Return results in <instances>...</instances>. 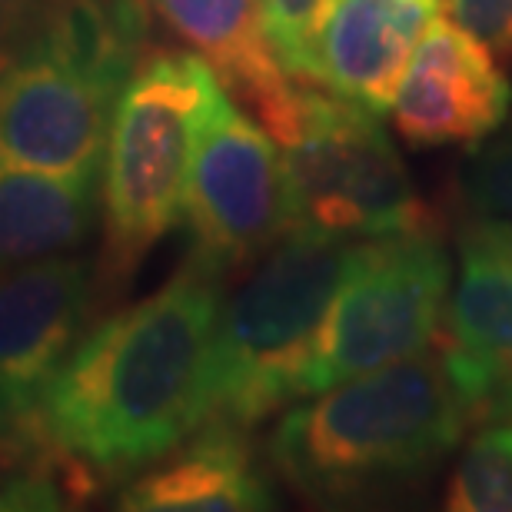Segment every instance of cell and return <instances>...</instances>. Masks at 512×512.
I'll return each instance as SVG.
<instances>
[{"label":"cell","mask_w":512,"mask_h":512,"mask_svg":"<svg viewBox=\"0 0 512 512\" xmlns=\"http://www.w3.org/2000/svg\"><path fill=\"white\" fill-rule=\"evenodd\" d=\"M270 506L273 489L256 466L247 433L230 426H200L117 493V509L133 512H256Z\"/></svg>","instance_id":"13"},{"label":"cell","mask_w":512,"mask_h":512,"mask_svg":"<svg viewBox=\"0 0 512 512\" xmlns=\"http://www.w3.org/2000/svg\"><path fill=\"white\" fill-rule=\"evenodd\" d=\"M363 240L286 230L223 296L210 353L203 426L253 429L306 396L326 310Z\"/></svg>","instance_id":"4"},{"label":"cell","mask_w":512,"mask_h":512,"mask_svg":"<svg viewBox=\"0 0 512 512\" xmlns=\"http://www.w3.org/2000/svg\"><path fill=\"white\" fill-rule=\"evenodd\" d=\"M479 230H483V227H479ZM486 233H493V237H496V240H503V243H506V247L512 250V233H496V230H486Z\"/></svg>","instance_id":"21"},{"label":"cell","mask_w":512,"mask_h":512,"mask_svg":"<svg viewBox=\"0 0 512 512\" xmlns=\"http://www.w3.org/2000/svg\"><path fill=\"white\" fill-rule=\"evenodd\" d=\"M100 223V173L0 167V273L80 253Z\"/></svg>","instance_id":"14"},{"label":"cell","mask_w":512,"mask_h":512,"mask_svg":"<svg viewBox=\"0 0 512 512\" xmlns=\"http://www.w3.org/2000/svg\"><path fill=\"white\" fill-rule=\"evenodd\" d=\"M446 336L512 370V250L469 227L459 240V276L449 293Z\"/></svg>","instance_id":"15"},{"label":"cell","mask_w":512,"mask_h":512,"mask_svg":"<svg viewBox=\"0 0 512 512\" xmlns=\"http://www.w3.org/2000/svg\"><path fill=\"white\" fill-rule=\"evenodd\" d=\"M446 10L479 44L512 60V0H446Z\"/></svg>","instance_id":"19"},{"label":"cell","mask_w":512,"mask_h":512,"mask_svg":"<svg viewBox=\"0 0 512 512\" xmlns=\"http://www.w3.org/2000/svg\"><path fill=\"white\" fill-rule=\"evenodd\" d=\"M64 0H0V64L34 44Z\"/></svg>","instance_id":"20"},{"label":"cell","mask_w":512,"mask_h":512,"mask_svg":"<svg viewBox=\"0 0 512 512\" xmlns=\"http://www.w3.org/2000/svg\"><path fill=\"white\" fill-rule=\"evenodd\" d=\"M473 227L512 233V120L469 147L456 177Z\"/></svg>","instance_id":"17"},{"label":"cell","mask_w":512,"mask_h":512,"mask_svg":"<svg viewBox=\"0 0 512 512\" xmlns=\"http://www.w3.org/2000/svg\"><path fill=\"white\" fill-rule=\"evenodd\" d=\"M227 276L197 256L160 290L80 336L30 423L100 483H127L207 419V380Z\"/></svg>","instance_id":"1"},{"label":"cell","mask_w":512,"mask_h":512,"mask_svg":"<svg viewBox=\"0 0 512 512\" xmlns=\"http://www.w3.org/2000/svg\"><path fill=\"white\" fill-rule=\"evenodd\" d=\"M340 0H260L263 34L296 84L320 87V37Z\"/></svg>","instance_id":"18"},{"label":"cell","mask_w":512,"mask_h":512,"mask_svg":"<svg viewBox=\"0 0 512 512\" xmlns=\"http://www.w3.org/2000/svg\"><path fill=\"white\" fill-rule=\"evenodd\" d=\"M120 90L50 57L0 64V167L100 173Z\"/></svg>","instance_id":"9"},{"label":"cell","mask_w":512,"mask_h":512,"mask_svg":"<svg viewBox=\"0 0 512 512\" xmlns=\"http://www.w3.org/2000/svg\"><path fill=\"white\" fill-rule=\"evenodd\" d=\"M443 506L453 512H512V419L473 429L446 483Z\"/></svg>","instance_id":"16"},{"label":"cell","mask_w":512,"mask_h":512,"mask_svg":"<svg viewBox=\"0 0 512 512\" xmlns=\"http://www.w3.org/2000/svg\"><path fill=\"white\" fill-rule=\"evenodd\" d=\"M223 80L193 50H150L114 107L100 170V290L120 293L183 220L193 153Z\"/></svg>","instance_id":"3"},{"label":"cell","mask_w":512,"mask_h":512,"mask_svg":"<svg viewBox=\"0 0 512 512\" xmlns=\"http://www.w3.org/2000/svg\"><path fill=\"white\" fill-rule=\"evenodd\" d=\"M100 300L97 260L80 253L0 273V433L34 416Z\"/></svg>","instance_id":"8"},{"label":"cell","mask_w":512,"mask_h":512,"mask_svg":"<svg viewBox=\"0 0 512 512\" xmlns=\"http://www.w3.org/2000/svg\"><path fill=\"white\" fill-rule=\"evenodd\" d=\"M283 153L286 230L333 240H383L436 230L393 137L353 100L303 84Z\"/></svg>","instance_id":"5"},{"label":"cell","mask_w":512,"mask_h":512,"mask_svg":"<svg viewBox=\"0 0 512 512\" xmlns=\"http://www.w3.org/2000/svg\"><path fill=\"white\" fill-rule=\"evenodd\" d=\"M183 220L190 256L223 276L253 266L286 233L283 153L223 90L203 120Z\"/></svg>","instance_id":"7"},{"label":"cell","mask_w":512,"mask_h":512,"mask_svg":"<svg viewBox=\"0 0 512 512\" xmlns=\"http://www.w3.org/2000/svg\"><path fill=\"white\" fill-rule=\"evenodd\" d=\"M512 87L493 50L456 24L436 17L419 40L389 107L409 147H473L506 124Z\"/></svg>","instance_id":"10"},{"label":"cell","mask_w":512,"mask_h":512,"mask_svg":"<svg viewBox=\"0 0 512 512\" xmlns=\"http://www.w3.org/2000/svg\"><path fill=\"white\" fill-rule=\"evenodd\" d=\"M466 429L463 403L433 346L310 393L276 423L266 456L293 493L343 506L429 476Z\"/></svg>","instance_id":"2"},{"label":"cell","mask_w":512,"mask_h":512,"mask_svg":"<svg viewBox=\"0 0 512 512\" xmlns=\"http://www.w3.org/2000/svg\"><path fill=\"white\" fill-rule=\"evenodd\" d=\"M453 293L436 230L363 240L326 310L306 396L433 350Z\"/></svg>","instance_id":"6"},{"label":"cell","mask_w":512,"mask_h":512,"mask_svg":"<svg viewBox=\"0 0 512 512\" xmlns=\"http://www.w3.org/2000/svg\"><path fill=\"white\" fill-rule=\"evenodd\" d=\"M160 24L217 70L223 87L253 107L273 140L286 137L303 84L286 74L263 34L260 0H143Z\"/></svg>","instance_id":"11"},{"label":"cell","mask_w":512,"mask_h":512,"mask_svg":"<svg viewBox=\"0 0 512 512\" xmlns=\"http://www.w3.org/2000/svg\"><path fill=\"white\" fill-rule=\"evenodd\" d=\"M439 0H340L320 37V87L386 114Z\"/></svg>","instance_id":"12"}]
</instances>
